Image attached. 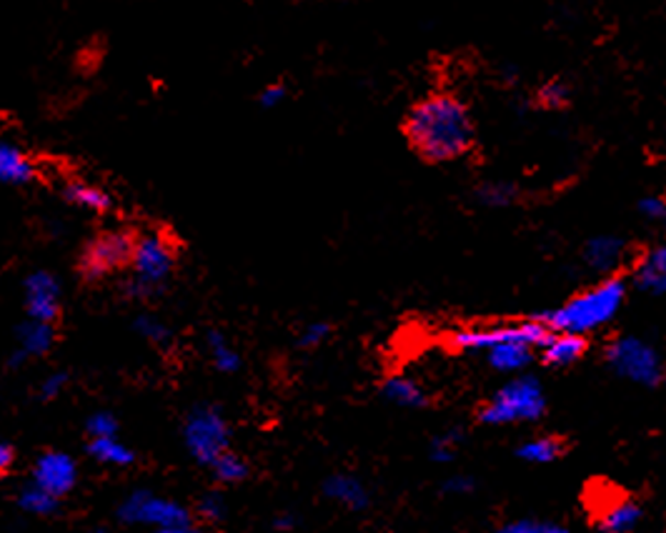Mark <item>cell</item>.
<instances>
[{"label":"cell","mask_w":666,"mask_h":533,"mask_svg":"<svg viewBox=\"0 0 666 533\" xmlns=\"http://www.w3.org/2000/svg\"><path fill=\"white\" fill-rule=\"evenodd\" d=\"M403 135L426 164H454L469 156L476 143L469 106L452 93H431L413 103L403 121Z\"/></svg>","instance_id":"1"},{"label":"cell","mask_w":666,"mask_h":533,"mask_svg":"<svg viewBox=\"0 0 666 533\" xmlns=\"http://www.w3.org/2000/svg\"><path fill=\"white\" fill-rule=\"evenodd\" d=\"M626 303V281L619 276L604 278L587 291L571 296L569 301L531 315L548 333H569L587 338L589 333L607 329Z\"/></svg>","instance_id":"2"},{"label":"cell","mask_w":666,"mask_h":533,"mask_svg":"<svg viewBox=\"0 0 666 533\" xmlns=\"http://www.w3.org/2000/svg\"><path fill=\"white\" fill-rule=\"evenodd\" d=\"M546 391L542 381L531 374L509 378L497 388L479 409V421L484 426H517V423H534L546 413Z\"/></svg>","instance_id":"3"},{"label":"cell","mask_w":666,"mask_h":533,"mask_svg":"<svg viewBox=\"0 0 666 533\" xmlns=\"http://www.w3.org/2000/svg\"><path fill=\"white\" fill-rule=\"evenodd\" d=\"M607 364L619 378L644 386L656 388L664 384L666 366L659 354V348L642 336H619L607 346Z\"/></svg>","instance_id":"4"},{"label":"cell","mask_w":666,"mask_h":533,"mask_svg":"<svg viewBox=\"0 0 666 533\" xmlns=\"http://www.w3.org/2000/svg\"><path fill=\"white\" fill-rule=\"evenodd\" d=\"M548 336H552V333H548L542 323L529 319L458 329L448 336V343H452L456 351H462V354H486V351L503 346V343H526V346L539 351Z\"/></svg>","instance_id":"5"},{"label":"cell","mask_w":666,"mask_h":533,"mask_svg":"<svg viewBox=\"0 0 666 533\" xmlns=\"http://www.w3.org/2000/svg\"><path fill=\"white\" fill-rule=\"evenodd\" d=\"M176 264V248L160 233H148V236L136 238V251H133L131 266L136 270V281L129 286L133 296H151L158 291V286L166 281Z\"/></svg>","instance_id":"6"},{"label":"cell","mask_w":666,"mask_h":533,"mask_svg":"<svg viewBox=\"0 0 666 533\" xmlns=\"http://www.w3.org/2000/svg\"><path fill=\"white\" fill-rule=\"evenodd\" d=\"M136 238L129 231H108L88 243L80 256V276L86 281H98L113 270L125 268L133 260Z\"/></svg>","instance_id":"7"},{"label":"cell","mask_w":666,"mask_h":533,"mask_svg":"<svg viewBox=\"0 0 666 533\" xmlns=\"http://www.w3.org/2000/svg\"><path fill=\"white\" fill-rule=\"evenodd\" d=\"M186 441L188 448L193 451V456L198 460L213 464L215 458L226 454L229 429L219 413L211 409H201L191 415V421H188Z\"/></svg>","instance_id":"8"},{"label":"cell","mask_w":666,"mask_h":533,"mask_svg":"<svg viewBox=\"0 0 666 533\" xmlns=\"http://www.w3.org/2000/svg\"><path fill=\"white\" fill-rule=\"evenodd\" d=\"M25 309L31 321L41 323H53L60 315V286L46 270H38L25 281Z\"/></svg>","instance_id":"9"},{"label":"cell","mask_w":666,"mask_h":533,"mask_svg":"<svg viewBox=\"0 0 666 533\" xmlns=\"http://www.w3.org/2000/svg\"><path fill=\"white\" fill-rule=\"evenodd\" d=\"M629 243L619 236H593L584 246V264L599 276H617V270L626 264Z\"/></svg>","instance_id":"10"},{"label":"cell","mask_w":666,"mask_h":533,"mask_svg":"<svg viewBox=\"0 0 666 533\" xmlns=\"http://www.w3.org/2000/svg\"><path fill=\"white\" fill-rule=\"evenodd\" d=\"M123 517L133 519V521L141 519V521L158 523L160 529L181 526V523H188V517H186V511L181 509V506L151 499V496H133V499L125 503Z\"/></svg>","instance_id":"11"},{"label":"cell","mask_w":666,"mask_h":533,"mask_svg":"<svg viewBox=\"0 0 666 533\" xmlns=\"http://www.w3.org/2000/svg\"><path fill=\"white\" fill-rule=\"evenodd\" d=\"M76 484V466L66 454H46L38 466H35V486L51 496H63L74 489Z\"/></svg>","instance_id":"12"},{"label":"cell","mask_w":666,"mask_h":533,"mask_svg":"<svg viewBox=\"0 0 666 533\" xmlns=\"http://www.w3.org/2000/svg\"><path fill=\"white\" fill-rule=\"evenodd\" d=\"M642 519H644L642 503L624 496V499L611 501L599 511L597 531L599 533H634L639 529V523H642Z\"/></svg>","instance_id":"13"},{"label":"cell","mask_w":666,"mask_h":533,"mask_svg":"<svg viewBox=\"0 0 666 533\" xmlns=\"http://www.w3.org/2000/svg\"><path fill=\"white\" fill-rule=\"evenodd\" d=\"M589 343L581 336H569V333H552L546 338V343L539 348V356H542L544 364L548 368H569L574 364L587 356Z\"/></svg>","instance_id":"14"},{"label":"cell","mask_w":666,"mask_h":533,"mask_svg":"<svg viewBox=\"0 0 666 533\" xmlns=\"http://www.w3.org/2000/svg\"><path fill=\"white\" fill-rule=\"evenodd\" d=\"M536 348L526 346V343H503L491 351H486V360L489 366L503 376H521L526 374V368L536 360Z\"/></svg>","instance_id":"15"},{"label":"cell","mask_w":666,"mask_h":533,"mask_svg":"<svg viewBox=\"0 0 666 533\" xmlns=\"http://www.w3.org/2000/svg\"><path fill=\"white\" fill-rule=\"evenodd\" d=\"M384 399L399 406V409H409V411H417V409H426L429 406V391L424 386H421L417 378L411 376H391L386 378L384 381V388H381Z\"/></svg>","instance_id":"16"},{"label":"cell","mask_w":666,"mask_h":533,"mask_svg":"<svg viewBox=\"0 0 666 533\" xmlns=\"http://www.w3.org/2000/svg\"><path fill=\"white\" fill-rule=\"evenodd\" d=\"M323 491H326L331 501L346 506V509H351V511H364L368 501H371L366 486L358 481L356 476H346V474L331 476L326 486H323Z\"/></svg>","instance_id":"17"},{"label":"cell","mask_w":666,"mask_h":533,"mask_svg":"<svg viewBox=\"0 0 666 533\" xmlns=\"http://www.w3.org/2000/svg\"><path fill=\"white\" fill-rule=\"evenodd\" d=\"M35 178V164L21 148L0 143V184L23 186Z\"/></svg>","instance_id":"18"},{"label":"cell","mask_w":666,"mask_h":533,"mask_svg":"<svg viewBox=\"0 0 666 533\" xmlns=\"http://www.w3.org/2000/svg\"><path fill=\"white\" fill-rule=\"evenodd\" d=\"M564 441L559 436H534L521 441L517 446V458L526 460L531 466H548L564 456Z\"/></svg>","instance_id":"19"},{"label":"cell","mask_w":666,"mask_h":533,"mask_svg":"<svg viewBox=\"0 0 666 533\" xmlns=\"http://www.w3.org/2000/svg\"><path fill=\"white\" fill-rule=\"evenodd\" d=\"M63 198H66L68 203L86 208V211H96V213L111 211V206H113L111 196L101 191V188L84 184V180H70V184H66V188H63Z\"/></svg>","instance_id":"20"},{"label":"cell","mask_w":666,"mask_h":533,"mask_svg":"<svg viewBox=\"0 0 666 533\" xmlns=\"http://www.w3.org/2000/svg\"><path fill=\"white\" fill-rule=\"evenodd\" d=\"M474 196L484 208H493V211H499V208L514 206L519 191L514 184H509V180H486V184L476 188Z\"/></svg>","instance_id":"21"},{"label":"cell","mask_w":666,"mask_h":533,"mask_svg":"<svg viewBox=\"0 0 666 533\" xmlns=\"http://www.w3.org/2000/svg\"><path fill=\"white\" fill-rule=\"evenodd\" d=\"M56 341V331L53 323H41V321H29L21 326V346L23 354H46Z\"/></svg>","instance_id":"22"},{"label":"cell","mask_w":666,"mask_h":533,"mask_svg":"<svg viewBox=\"0 0 666 533\" xmlns=\"http://www.w3.org/2000/svg\"><path fill=\"white\" fill-rule=\"evenodd\" d=\"M464 438L466 436L462 429H446L436 433L429 444V458L434 460V464H452L464 446Z\"/></svg>","instance_id":"23"},{"label":"cell","mask_w":666,"mask_h":533,"mask_svg":"<svg viewBox=\"0 0 666 533\" xmlns=\"http://www.w3.org/2000/svg\"><path fill=\"white\" fill-rule=\"evenodd\" d=\"M497 533H569V529L552 519H514L501 523Z\"/></svg>","instance_id":"24"},{"label":"cell","mask_w":666,"mask_h":533,"mask_svg":"<svg viewBox=\"0 0 666 533\" xmlns=\"http://www.w3.org/2000/svg\"><path fill=\"white\" fill-rule=\"evenodd\" d=\"M571 90L564 80H546V84L539 86L536 90V103L546 108V111H562V108L569 103Z\"/></svg>","instance_id":"25"},{"label":"cell","mask_w":666,"mask_h":533,"mask_svg":"<svg viewBox=\"0 0 666 533\" xmlns=\"http://www.w3.org/2000/svg\"><path fill=\"white\" fill-rule=\"evenodd\" d=\"M91 454L103 464H131L133 454L115 438H93Z\"/></svg>","instance_id":"26"},{"label":"cell","mask_w":666,"mask_h":533,"mask_svg":"<svg viewBox=\"0 0 666 533\" xmlns=\"http://www.w3.org/2000/svg\"><path fill=\"white\" fill-rule=\"evenodd\" d=\"M209 346H211L213 364L219 366L221 370H236L238 368L241 358H238L236 351L229 348V343H226V338L221 336V333H215V331L211 333V336H209Z\"/></svg>","instance_id":"27"},{"label":"cell","mask_w":666,"mask_h":533,"mask_svg":"<svg viewBox=\"0 0 666 533\" xmlns=\"http://www.w3.org/2000/svg\"><path fill=\"white\" fill-rule=\"evenodd\" d=\"M213 471H215V476H219V481H226V484H233V481H241L243 476H246V464H243V460L238 458V456H233V454H223V456H219L213 460Z\"/></svg>","instance_id":"28"},{"label":"cell","mask_w":666,"mask_h":533,"mask_svg":"<svg viewBox=\"0 0 666 533\" xmlns=\"http://www.w3.org/2000/svg\"><path fill=\"white\" fill-rule=\"evenodd\" d=\"M21 503H23V509L31 513H51L53 509H56V496L43 491L41 486H33V489H29L21 496Z\"/></svg>","instance_id":"29"},{"label":"cell","mask_w":666,"mask_h":533,"mask_svg":"<svg viewBox=\"0 0 666 533\" xmlns=\"http://www.w3.org/2000/svg\"><path fill=\"white\" fill-rule=\"evenodd\" d=\"M636 208H639V213H642V219L664 225V221H666V198L664 196H646L639 201Z\"/></svg>","instance_id":"30"},{"label":"cell","mask_w":666,"mask_h":533,"mask_svg":"<svg viewBox=\"0 0 666 533\" xmlns=\"http://www.w3.org/2000/svg\"><path fill=\"white\" fill-rule=\"evenodd\" d=\"M329 336H331V326H329V323L313 321V323H309V326H306V329L301 331L299 346H301V348H317V346H321V343L326 341Z\"/></svg>","instance_id":"31"},{"label":"cell","mask_w":666,"mask_h":533,"mask_svg":"<svg viewBox=\"0 0 666 533\" xmlns=\"http://www.w3.org/2000/svg\"><path fill=\"white\" fill-rule=\"evenodd\" d=\"M441 491L446 496H469L476 491V478L466 474H454L441 484Z\"/></svg>","instance_id":"32"},{"label":"cell","mask_w":666,"mask_h":533,"mask_svg":"<svg viewBox=\"0 0 666 533\" xmlns=\"http://www.w3.org/2000/svg\"><path fill=\"white\" fill-rule=\"evenodd\" d=\"M136 329L143 333V336L156 341V343H168V338H170V331L164 326V323L151 319V315H143V319H138Z\"/></svg>","instance_id":"33"},{"label":"cell","mask_w":666,"mask_h":533,"mask_svg":"<svg viewBox=\"0 0 666 533\" xmlns=\"http://www.w3.org/2000/svg\"><path fill=\"white\" fill-rule=\"evenodd\" d=\"M639 264L666 278V241L659 243V246H654L642 260H639Z\"/></svg>","instance_id":"34"},{"label":"cell","mask_w":666,"mask_h":533,"mask_svg":"<svg viewBox=\"0 0 666 533\" xmlns=\"http://www.w3.org/2000/svg\"><path fill=\"white\" fill-rule=\"evenodd\" d=\"M88 431H91L93 438H113L115 433V421L108 413H98L88 423Z\"/></svg>","instance_id":"35"},{"label":"cell","mask_w":666,"mask_h":533,"mask_svg":"<svg viewBox=\"0 0 666 533\" xmlns=\"http://www.w3.org/2000/svg\"><path fill=\"white\" fill-rule=\"evenodd\" d=\"M284 98H286V86L274 84V86H266L264 90H260L258 103L264 108H276L278 103H284Z\"/></svg>","instance_id":"36"},{"label":"cell","mask_w":666,"mask_h":533,"mask_svg":"<svg viewBox=\"0 0 666 533\" xmlns=\"http://www.w3.org/2000/svg\"><path fill=\"white\" fill-rule=\"evenodd\" d=\"M13 460H15L13 446H8V444H3V441H0V476H5L8 471H11Z\"/></svg>","instance_id":"37"},{"label":"cell","mask_w":666,"mask_h":533,"mask_svg":"<svg viewBox=\"0 0 666 533\" xmlns=\"http://www.w3.org/2000/svg\"><path fill=\"white\" fill-rule=\"evenodd\" d=\"M203 513L206 517H211V519H215L221 513V501H219V496H209V499L203 501Z\"/></svg>","instance_id":"38"},{"label":"cell","mask_w":666,"mask_h":533,"mask_svg":"<svg viewBox=\"0 0 666 533\" xmlns=\"http://www.w3.org/2000/svg\"><path fill=\"white\" fill-rule=\"evenodd\" d=\"M63 386V376H51L46 386H43V396H53Z\"/></svg>","instance_id":"39"},{"label":"cell","mask_w":666,"mask_h":533,"mask_svg":"<svg viewBox=\"0 0 666 533\" xmlns=\"http://www.w3.org/2000/svg\"><path fill=\"white\" fill-rule=\"evenodd\" d=\"M158 533H198L196 529L188 526V523H181V526H168V529H160Z\"/></svg>","instance_id":"40"},{"label":"cell","mask_w":666,"mask_h":533,"mask_svg":"<svg viewBox=\"0 0 666 533\" xmlns=\"http://www.w3.org/2000/svg\"><path fill=\"white\" fill-rule=\"evenodd\" d=\"M276 526H278V529H291V526H293V521L288 519V517H284V519H278V521H276Z\"/></svg>","instance_id":"41"},{"label":"cell","mask_w":666,"mask_h":533,"mask_svg":"<svg viewBox=\"0 0 666 533\" xmlns=\"http://www.w3.org/2000/svg\"><path fill=\"white\" fill-rule=\"evenodd\" d=\"M664 229H666V221H664Z\"/></svg>","instance_id":"42"}]
</instances>
